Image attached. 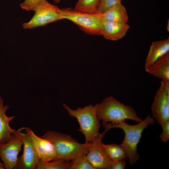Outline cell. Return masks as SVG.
<instances>
[{
  "label": "cell",
  "instance_id": "10",
  "mask_svg": "<svg viewBox=\"0 0 169 169\" xmlns=\"http://www.w3.org/2000/svg\"><path fill=\"white\" fill-rule=\"evenodd\" d=\"M25 127L18 129V132L22 139L23 146V152L21 156L18 157L17 161L14 169H35L39 159L31 141L29 136L22 131Z\"/></svg>",
  "mask_w": 169,
  "mask_h": 169
},
{
  "label": "cell",
  "instance_id": "18",
  "mask_svg": "<svg viewBox=\"0 0 169 169\" xmlns=\"http://www.w3.org/2000/svg\"><path fill=\"white\" fill-rule=\"evenodd\" d=\"M100 0H78L76 3L75 10L88 13H98Z\"/></svg>",
  "mask_w": 169,
  "mask_h": 169
},
{
  "label": "cell",
  "instance_id": "8",
  "mask_svg": "<svg viewBox=\"0 0 169 169\" xmlns=\"http://www.w3.org/2000/svg\"><path fill=\"white\" fill-rule=\"evenodd\" d=\"M23 145V141L18 134V130L12 135L8 142L0 143V157L6 169L14 168Z\"/></svg>",
  "mask_w": 169,
  "mask_h": 169
},
{
  "label": "cell",
  "instance_id": "15",
  "mask_svg": "<svg viewBox=\"0 0 169 169\" xmlns=\"http://www.w3.org/2000/svg\"><path fill=\"white\" fill-rule=\"evenodd\" d=\"M145 70L162 80L169 81V52L158 59Z\"/></svg>",
  "mask_w": 169,
  "mask_h": 169
},
{
  "label": "cell",
  "instance_id": "22",
  "mask_svg": "<svg viewBox=\"0 0 169 169\" xmlns=\"http://www.w3.org/2000/svg\"><path fill=\"white\" fill-rule=\"evenodd\" d=\"M42 0H24L20 4L21 8L28 11H33L38 4Z\"/></svg>",
  "mask_w": 169,
  "mask_h": 169
},
{
  "label": "cell",
  "instance_id": "7",
  "mask_svg": "<svg viewBox=\"0 0 169 169\" xmlns=\"http://www.w3.org/2000/svg\"><path fill=\"white\" fill-rule=\"evenodd\" d=\"M151 109L153 118L161 126L169 120V81L161 80Z\"/></svg>",
  "mask_w": 169,
  "mask_h": 169
},
{
  "label": "cell",
  "instance_id": "24",
  "mask_svg": "<svg viewBox=\"0 0 169 169\" xmlns=\"http://www.w3.org/2000/svg\"><path fill=\"white\" fill-rule=\"evenodd\" d=\"M125 164V159L114 161L110 169H124Z\"/></svg>",
  "mask_w": 169,
  "mask_h": 169
},
{
  "label": "cell",
  "instance_id": "20",
  "mask_svg": "<svg viewBox=\"0 0 169 169\" xmlns=\"http://www.w3.org/2000/svg\"><path fill=\"white\" fill-rule=\"evenodd\" d=\"M69 169H96L89 161L86 153H84L72 160Z\"/></svg>",
  "mask_w": 169,
  "mask_h": 169
},
{
  "label": "cell",
  "instance_id": "3",
  "mask_svg": "<svg viewBox=\"0 0 169 169\" xmlns=\"http://www.w3.org/2000/svg\"><path fill=\"white\" fill-rule=\"evenodd\" d=\"M41 137L49 141L54 145L56 152L54 160L72 161L82 154H87L91 144H81L69 135L51 131Z\"/></svg>",
  "mask_w": 169,
  "mask_h": 169
},
{
  "label": "cell",
  "instance_id": "2",
  "mask_svg": "<svg viewBox=\"0 0 169 169\" xmlns=\"http://www.w3.org/2000/svg\"><path fill=\"white\" fill-rule=\"evenodd\" d=\"M97 115L102 123L110 122L115 124L127 119L138 123L142 120L132 107L124 104L111 96L106 97L101 103L97 104Z\"/></svg>",
  "mask_w": 169,
  "mask_h": 169
},
{
  "label": "cell",
  "instance_id": "19",
  "mask_svg": "<svg viewBox=\"0 0 169 169\" xmlns=\"http://www.w3.org/2000/svg\"><path fill=\"white\" fill-rule=\"evenodd\" d=\"M71 161L59 159L51 162H44L38 159L37 169H69Z\"/></svg>",
  "mask_w": 169,
  "mask_h": 169
},
{
  "label": "cell",
  "instance_id": "25",
  "mask_svg": "<svg viewBox=\"0 0 169 169\" xmlns=\"http://www.w3.org/2000/svg\"><path fill=\"white\" fill-rule=\"evenodd\" d=\"M5 168V167L4 163L0 161V169H4Z\"/></svg>",
  "mask_w": 169,
  "mask_h": 169
},
{
  "label": "cell",
  "instance_id": "1",
  "mask_svg": "<svg viewBox=\"0 0 169 169\" xmlns=\"http://www.w3.org/2000/svg\"><path fill=\"white\" fill-rule=\"evenodd\" d=\"M154 122V118L148 115L141 122L135 125H129L125 121L117 124L102 123V126L105 128L103 132L105 134L113 128H120L123 131L125 137L120 145L125 152L130 164L133 165L140 158L137 151V146L142 134L148 125L153 124Z\"/></svg>",
  "mask_w": 169,
  "mask_h": 169
},
{
  "label": "cell",
  "instance_id": "17",
  "mask_svg": "<svg viewBox=\"0 0 169 169\" xmlns=\"http://www.w3.org/2000/svg\"><path fill=\"white\" fill-rule=\"evenodd\" d=\"M101 146L108 156L113 161H118L127 158L125 152L120 145L105 144L102 142Z\"/></svg>",
  "mask_w": 169,
  "mask_h": 169
},
{
  "label": "cell",
  "instance_id": "26",
  "mask_svg": "<svg viewBox=\"0 0 169 169\" xmlns=\"http://www.w3.org/2000/svg\"><path fill=\"white\" fill-rule=\"evenodd\" d=\"M54 3H59L61 1V0H53Z\"/></svg>",
  "mask_w": 169,
  "mask_h": 169
},
{
  "label": "cell",
  "instance_id": "9",
  "mask_svg": "<svg viewBox=\"0 0 169 169\" xmlns=\"http://www.w3.org/2000/svg\"><path fill=\"white\" fill-rule=\"evenodd\" d=\"M105 134L103 132L94 139L86 154L89 161L96 169H110L114 161L108 156L101 146Z\"/></svg>",
  "mask_w": 169,
  "mask_h": 169
},
{
  "label": "cell",
  "instance_id": "5",
  "mask_svg": "<svg viewBox=\"0 0 169 169\" xmlns=\"http://www.w3.org/2000/svg\"><path fill=\"white\" fill-rule=\"evenodd\" d=\"M60 13L63 19L70 20L86 33L102 35L103 19L100 13H83L71 8L61 9Z\"/></svg>",
  "mask_w": 169,
  "mask_h": 169
},
{
  "label": "cell",
  "instance_id": "14",
  "mask_svg": "<svg viewBox=\"0 0 169 169\" xmlns=\"http://www.w3.org/2000/svg\"><path fill=\"white\" fill-rule=\"evenodd\" d=\"M9 108L8 105H3V99L0 97V143H5L8 141L12 135L16 130L12 129L9 123L15 116H7L6 111Z\"/></svg>",
  "mask_w": 169,
  "mask_h": 169
},
{
  "label": "cell",
  "instance_id": "6",
  "mask_svg": "<svg viewBox=\"0 0 169 169\" xmlns=\"http://www.w3.org/2000/svg\"><path fill=\"white\" fill-rule=\"evenodd\" d=\"M60 9L47 0H42L33 10L35 13L31 20L22 24L23 27L25 29H32L63 19L60 13Z\"/></svg>",
  "mask_w": 169,
  "mask_h": 169
},
{
  "label": "cell",
  "instance_id": "12",
  "mask_svg": "<svg viewBox=\"0 0 169 169\" xmlns=\"http://www.w3.org/2000/svg\"><path fill=\"white\" fill-rule=\"evenodd\" d=\"M169 52V38L153 42L150 47L145 64L146 69L160 57Z\"/></svg>",
  "mask_w": 169,
  "mask_h": 169
},
{
  "label": "cell",
  "instance_id": "4",
  "mask_svg": "<svg viewBox=\"0 0 169 169\" xmlns=\"http://www.w3.org/2000/svg\"><path fill=\"white\" fill-rule=\"evenodd\" d=\"M63 105L69 115L77 119L79 126L78 131L84 135L85 143H91L100 134L99 131L101 124L97 115V104L76 110L71 109L64 104Z\"/></svg>",
  "mask_w": 169,
  "mask_h": 169
},
{
  "label": "cell",
  "instance_id": "16",
  "mask_svg": "<svg viewBox=\"0 0 169 169\" xmlns=\"http://www.w3.org/2000/svg\"><path fill=\"white\" fill-rule=\"evenodd\" d=\"M100 14L104 20L109 22L126 23L128 21L126 9L121 3Z\"/></svg>",
  "mask_w": 169,
  "mask_h": 169
},
{
  "label": "cell",
  "instance_id": "13",
  "mask_svg": "<svg viewBox=\"0 0 169 169\" xmlns=\"http://www.w3.org/2000/svg\"><path fill=\"white\" fill-rule=\"evenodd\" d=\"M130 28L127 23L109 22L103 20L102 35L108 40H117L125 35Z\"/></svg>",
  "mask_w": 169,
  "mask_h": 169
},
{
  "label": "cell",
  "instance_id": "23",
  "mask_svg": "<svg viewBox=\"0 0 169 169\" xmlns=\"http://www.w3.org/2000/svg\"><path fill=\"white\" fill-rule=\"evenodd\" d=\"M162 128V131L160 135L161 140L166 142L169 140V120L166 121L161 126Z\"/></svg>",
  "mask_w": 169,
  "mask_h": 169
},
{
  "label": "cell",
  "instance_id": "21",
  "mask_svg": "<svg viewBox=\"0 0 169 169\" xmlns=\"http://www.w3.org/2000/svg\"><path fill=\"white\" fill-rule=\"evenodd\" d=\"M121 3V0H100L98 13H101L110 8Z\"/></svg>",
  "mask_w": 169,
  "mask_h": 169
},
{
  "label": "cell",
  "instance_id": "11",
  "mask_svg": "<svg viewBox=\"0 0 169 169\" xmlns=\"http://www.w3.org/2000/svg\"><path fill=\"white\" fill-rule=\"evenodd\" d=\"M39 159L44 162L55 160L56 155L55 148L49 140L37 136L29 128L25 127Z\"/></svg>",
  "mask_w": 169,
  "mask_h": 169
}]
</instances>
